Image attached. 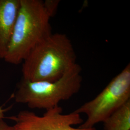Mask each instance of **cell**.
<instances>
[{
	"instance_id": "3",
	"label": "cell",
	"mask_w": 130,
	"mask_h": 130,
	"mask_svg": "<svg viewBox=\"0 0 130 130\" xmlns=\"http://www.w3.org/2000/svg\"><path fill=\"white\" fill-rule=\"evenodd\" d=\"M83 82L82 68L77 64L61 78L53 82H31L22 79L14 94L15 101L30 108L46 110L59 106L78 93Z\"/></svg>"
},
{
	"instance_id": "2",
	"label": "cell",
	"mask_w": 130,
	"mask_h": 130,
	"mask_svg": "<svg viewBox=\"0 0 130 130\" xmlns=\"http://www.w3.org/2000/svg\"><path fill=\"white\" fill-rule=\"evenodd\" d=\"M76 59L74 48L67 35L52 33L24 59L22 78L31 82H55L77 64Z\"/></svg>"
},
{
	"instance_id": "8",
	"label": "cell",
	"mask_w": 130,
	"mask_h": 130,
	"mask_svg": "<svg viewBox=\"0 0 130 130\" xmlns=\"http://www.w3.org/2000/svg\"><path fill=\"white\" fill-rule=\"evenodd\" d=\"M0 130H13V127L8 125L4 119H0Z\"/></svg>"
},
{
	"instance_id": "7",
	"label": "cell",
	"mask_w": 130,
	"mask_h": 130,
	"mask_svg": "<svg viewBox=\"0 0 130 130\" xmlns=\"http://www.w3.org/2000/svg\"><path fill=\"white\" fill-rule=\"evenodd\" d=\"M103 123L104 130H130V100Z\"/></svg>"
},
{
	"instance_id": "1",
	"label": "cell",
	"mask_w": 130,
	"mask_h": 130,
	"mask_svg": "<svg viewBox=\"0 0 130 130\" xmlns=\"http://www.w3.org/2000/svg\"><path fill=\"white\" fill-rule=\"evenodd\" d=\"M58 0H20L19 13L6 55V62L22 63L38 44L51 35L50 20L57 11Z\"/></svg>"
},
{
	"instance_id": "9",
	"label": "cell",
	"mask_w": 130,
	"mask_h": 130,
	"mask_svg": "<svg viewBox=\"0 0 130 130\" xmlns=\"http://www.w3.org/2000/svg\"><path fill=\"white\" fill-rule=\"evenodd\" d=\"M11 107L7 108H4L3 106L0 107V119H4L5 118V113Z\"/></svg>"
},
{
	"instance_id": "5",
	"label": "cell",
	"mask_w": 130,
	"mask_h": 130,
	"mask_svg": "<svg viewBox=\"0 0 130 130\" xmlns=\"http://www.w3.org/2000/svg\"><path fill=\"white\" fill-rule=\"evenodd\" d=\"M8 119L14 121L13 130H96L91 128H75L84 122L80 114L74 111L63 114L59 106L46 110L41 116L32 111L22 110Z\"/></svg>"
},
{
	"instance_id": "4",
	"label": "cell",
	"mask_w": 130,
	"mask_h": 130,
	"mask_svg": "<svg viewBox=\"0 0 130 130\" xmlns=\"http://www.w3.org/2000/svg\"><path fill=\"white\" fill-rule=\"evenodd\" d=\"M130 100V64L126 66L98 95L74 111L84 114L86 121L79 127L91 128L103 122L113 113Z\"/></svg>"
},
{
	"instance_id": "6",
	"label": "cell",
	"mask_w": 130,
	"mask_h": 130,
	"mask_svg": "<svg viewBox=\"0 0 130 130\" xmlns=\"http://www.w3.org/2000/svg\"><path fill=\"white\" fill-rule=\"evenodd\" d=\"M20 0H0V58L4 59L8 51Z\"/></svg>"
}]
</instances>
